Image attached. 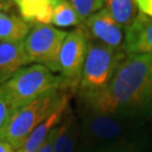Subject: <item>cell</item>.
<instances>
[{"label":"cell","instance_id":"21","mask_svg":"<svg viewBox=\"0 0 152 152\" xmlns=\"http://www.w3.org/2000/svg\"><path fill=\"white\" fill-rule=\"evenodd\" d=\"M139 11L152 18V0H135Z\"/></svg>","mask_w":152,"mask_h":152},{"label":"cell","instance_id":"1","mask_svg":"<svg viewBox=\"0 0 152 152\" xmlns=\"http://www.w3.org/2000/svg\"><path fill=\"white\" fill-rule=\"evenodd\" d=\"M79 110L112 114L137 123L152 120V58L126 54L108 89L79 106Z\"/></svg>","mask_w":152,"mask_h":152},{"label":"cell","instance_id":"16","mask_svg":"<svg viewBox=\"0 0 152 152\" xmlns=\"http://www.w3.org/2000/svg\"><path fill=\"white\" fill-rule=\"evenodd\" d=\"M51 24H53L56 27H71V26L79 27L81 25V22L73 7L65 0H61L55 6L53 10Z\"/></svg>","mask_w":152,"mask_h":152},{"label":"cell","instance_id":"3","mask_svg":"<svg viewBox=\"0 0 152 152\" xmlns=\"http://www.w3.org/2000/svg\"><path fill=\"white\" fill-rule=\"evenodd\" d=\"M69 96L70 95L64 90L53 89L32 103L14 110L1 140L8 142L17 151L36 127L59 108L69 104Z\"/></svg>","mask_w":152,"mask_h":152},{"label":"cell","instance_id":"5","mask_svg":"<svg viewBox=\"0 0 152 152\" xmlns=\"http://www.w3.org/2000/svg\"><path fill=\"white\" fill-rule=\"evenodd\" d=\"M80 143L94 152H100L124 141L140 124L118 116L104 113H80Z\"/></svg>","mask_w":152,"mask_h":152},{"label":"cell","instance_id":"10","mask_svg":"<svg viewBox=\"0 0 152 152\" xmlns=\"http://www.w3.org/2000/svg\"><path fill=\"white\" fill-rule=\"evenodd\" d=\"M29 64L31 61L25 52L24 43L0 42V85Z\"/></svg>","mask_w":152,"mask_h":152},{"label":"cell","instance_id":"24","mask_svg":"<svg viewBox=\"0 0 152 152\" xmlns=\"http://www.w3.org/2000/svg\"><path fill=\"white\" fill-rule=\"evenodd\" d=\"M77 152H94L91 149H89L87 145H85V144H82L79 142V147H78V151Z\"/></svg>","mask_w":152,"mask_h":152},{"label":"cell","instance_id":"6","mask_svg":"<svg viewBox=\"0 0 152 152\" xmlns=\"http://www.w3.org/2000/svg\"><path fill=\"white\" fill-rule=\"evenodd\" d=\"M66 34L51 24H34L24 41V49L31 63L41 64L58 73L59 55Z\"/></svg>","mask_w":152,"mask_h":152},{"label":"cell","instance_id":"18","mask_svg":"<svg viewBox=\"0 0 152 152\" xmlns=\"http://www.w3.org/2000/svg\"><path fill=\"white\" fill-rule=\"evenodd\" d=\"M11 116V110L9 106L7 105L5 99L0 95V140L4 137L5 132L7 130V126L9 123Z\"/></svg>","mask_w":152,"mask_h":152},{"label":"cell","instance_id":"15","mask_svg":"<svg viewBox=\"0 0 152 152\" xmlns=\"http://www.w3.org/2000/svg\"><path fill=\"white\" fill-rule=\"evenodd\" d=\"M105 8L124 31L132 25L139 14L135 0H107Z\"/></svg>","mask_w":152,"mask_h":152},{"label":"cell","instance_id":"4","mask_svg":"<svg viewBox=\"0 0 152 152\" xmlns=\"http://www.w3.org/2000/svg\"><path fill=\"white\" fill-rule=\"evenodd\" d=\"M53 89L62 90L59 75L41 64H31L22 68L8 81L0 85V95L12 113Z\"/></svg>","mask_w":152,"mask_h":152},{"label":"cell","instance_id":"7","mask_svg":"<svg viewBox=\"0 0 152 152\" xmlns=\"http://www.w3.org/2000/svg\"><path fill=\"white\" fill-rule=\"evenodd\" d=\"M88 39L78 27L66 34L59 55V77L62 90L69 95H77L80 85L82 69L87 55Z\"/></svg>","mask_w":152,"mask_h":152},{"label":"cell","instance_id":"20","mask_svg":"<svg viewBox=\"0 0 152 152\" xmlns=\"http://www.w3.org/2000/svg\"><path fill=\"white\" fill-rule=\"evenodd\" d=\"M60 126V125H59ZM59 126L54 127L53 130L51 131V133L49 134L48 139L45 140L43 143V145L41 147V149L37 152H53V147H54V141L55 137L58 135V131H59Z\"/></svg>","mask_w":152,"mask_h":152},{"label":"cell","instance_id":"14","mask_svg":"<svg viewBox=\"0 0 152 152\" xmlns=\"http://www.w3.org/2000/svg\"><path fill=\"white\" fill-rule=\"evenodd\" d=\"M32 27L33 24L22 17L0 12V42L24 43Z\"/></svg>","mask_w":152,"mask_h":152},{"label":"cell","instance_id":"17","mask_svg":"<svg viewBox=\"0 0 152 152\" xmlns=\"http://www.w3.org/2000/svg\"><path fill=\"white\" fill-rule=\"evenodd\" d=\"M65 1L69 2L77 11L78 16L80 18L81 25L88 17H90L95 12H97L105 7L102 0H65Z\"/></svg>","mask_w":152,"mask_h":152},{"label":"cell","instance_id":"19","mask_svg":"<svg viewBox=\"0 0 152 152\" xmlns=\"http://www.w3.org/2000/svg\"><path fill=\"white\" fill-rule=\"evenodd\" d=\"M137 151V144L133 141H124L118 144H115L113 147L107 148L100 152H136Z\"/></svg>","mask_w":152,"mask_h":152},{"label":"cell","instance_id":"23","mask_svg":"<svg viewBox=\"0 0 152 152\" xmlns=\"http://www.w3.org/2000/svg\"><path fill=\"white\" fill-rule=\"evenodd\" d=\"M0 152H16V150L8 142L0 140Z\"/></svg>","mask_w":152,"mask_h":152},{"label":"cell","instance_id":"2","mask_svg":"<svg viewBox=\"0 0 152 152\" xmlns=\"http://www.w3.org/2000/svg\"><path fill=\"white\" fill-rule=\"evenodd\" d=\"M126 56L125 51L88 41L87 55L77 92L78 106L100 97L108 89L116 71Z\"/></svg>","mask_w":152,"mask_h":152},{"label":"cell","instance_id":"11","mask_svg":"<svg viewBox=\"0 0 152 152\" xmlns=\"http://www.w3.org/2000/svg\"><path fill=\"white\" fill-rule=\"evenodd\" d=\"M20 12V17L31 24L52 23L55 6L61 0H12Z\"/></svg>","mask_w":152,"mask_h":152},{"label":"cell","instance_id":"25","mask_svg":"<svg viewBox=\"0 0 152 152\" xmlns=\"http://www.w3.org/2000/svg\"><path fill=\"white\" fill-rule=\"evenodd\" d=\"M102 1H103V2H104V5H105V4H106V1H107V0H102Z\"/></svg>","mask_w":152,"mask_h":152},{"label":"cell","instance_id":"9","mask_svg":"<svg viewBox=\"0 0 152 152\" xmlns=\"http://www.w3.org/2000/svg\"><path fill=\"white\" fill-rule=\"evenodd\" d=\"M124 34L126 54L152 58V18L139 12L132 25L124 31Z\"/></svg>","mask_w":152,"mask_h":152},{"label":"cell","instance_id":"8","mask_svg":"<svg viewBox=\"0 0 152 152\" xmlns=\"http://www.w3.org/2000/svg\"><path fill=\"white\" fill-rule=\"evenodd\" d=\"M79 28L89 41L99 42L112 49L124 51V29L116 24L105 7L88 17Z\"/></svg>","mask_w":152,"mask_h":152},{"label":"cell","instance_id":"13","mask_svg":"<svg viewBox=\"0 0 152 152\" xmlns=\"http://www.w3.org/2000/svg\"><path fill=\"white\" fill-rule=\"evenodd\" d=\"M68 108H69V104L62 106L54 114L51 115L44 123H42L38 127L33 131L32 134L28 136L26 141L24 142V144L16 152H37L43 145L45 140L48 139L51 131L61 124V122L63 121L66 114Z\"/></svg>","mask_w":152,"mask_h":152},{"label":"cell","instance_id":"22","mask_svg":"<svg viewBox=\"0 0 152 152\" xmlns=\"http://www.w3.org/2000/svg\"><path fill=\"white\" fill-rule=\"evenodd\" d=\"M14 5L12 0H0V12H7Z\"/></svg>","mask_w":152,"mask_h":152},{"label":"cell","instance_id":"12","mask_svg":"<svg viewBox=\"0 0 152 152\" xmlns=\"http://www.w3.org/2000/svg\"><path fill=\"white\" fill-rule=\"evenodd\" d=\"M80 141V122L71 112L66 110L55 137L53 152H77Z\"/></svg>","mask_w":152,"mask_h":152}]
</instances>
